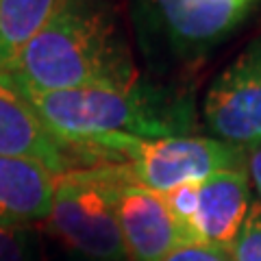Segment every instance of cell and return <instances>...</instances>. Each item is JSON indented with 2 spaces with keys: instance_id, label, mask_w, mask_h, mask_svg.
Segmentation results:
<instances>
[{
  "instance_id": "6da1fadb",
  "label": "cell",
  "mask_w": 261,
  "mask_h": 261,
  "mask_svg": "<svg viewBox=\"0 0 261 261\" xmlns=\"http://www.w3.org/2000/svg\"><path fill=\"white\" fill-rule=\"evenodd\" d=\"M0 72L24 92L126 87L137 70L107 11L72 0Z\"/></svg>"
},
{
  "instance_id": "7a4b0ae2",
  "label": "cell",
  "mask_w": 261,
  "mask_h": 261,
  "mask_svg": "<svg viewBox=\"0 0 261 261\" xmlns=\"http://www.w3.org/2000/svg\"><path fill=\"white\" fill-rule=\"evenodd\" d=\"M20 92L42 124L57 140L74 148L111 135L140 140L181 137L196 124L190 96L148 85L140 79L126 87Z\"/></svg>"
},
{
  "instance_id": "3957f363",
  "label": "cell",
  "mask_w": 261,
  "mask_h": 261,
  "mask_svg": "<svg viewBox=\"0 0 261 261\" xmlns=\"http://www.w3.org/2000/svg\"><path fill=\"white\" fill-rule=\"evenodd\" d=\"M89 154L111 159L122 183L137 185L154 194L170 192L183 183H200L220 170L244 168L246 150L216 137L181 135L140 140V137L111 135L89 142Z\"/></svg>"
},
{
  "instance_id": "277c9868",
  "label": "cell",
  "mask_w": 261,
  "mask_h": 261,
  "mask_svg": "<svg viewBox=\"0 0 261 261\" xmlns=\"http://www.w3.org/2000/svg\"><path fill=\"white\" fill-rule=\"evenodd\" d=\"M118 183L111 163L59 174L46 228L83 259L128 261L113 207Z\"/></svg>"
},
{
  "instance_id": "5b68a950",
  "label": "cell",
  "mask_w": 261,
  "mask_h": 261,
  "mask_svg": "<svg viewBox=\"0 0 261 261\" xmlns=\"http://www.w3.org/2000/svg\"><path fill=\"white\" fill-rule=\"evenodd\" d=\"M202 118L216 140L244 150L261 144V39L214 81L205 96Z\"/></svg>"
},
{
  "instance_id": "8992f818",
  "label": "cell",
  "mask_w": 261,
  "mask_h": 261,
  "mask_svg": "<svg viewBox=\"0 0 261 261\" xmlns=\"http://www.w3.org/2000/svg\"><path fill=\"white\" fill-rule=\"evenodd\" d=\"M255 0H148L154 27L176 55L194 57L220 44Z\"/></svg>"
},
{
  "instance_id": "52a82bcc",
  "label": "cell",
  "mask_w": 261,
  "mask_h": 261,
  "mask_svg": "<svg viewBox=\"0 0 261 261\" xmlns=\"http://www.w3.org/2000/svg\"><path fill=\"white\" fill-rule=\"evenodd\" d=\"M0 157L42 163L55 176L72 172L74 159L85 154L48 130L18 85L0 72Z\"/></svg>"
},
{
  "instance_id": "ba28073f",
  "label": "cell",
  "mask_w": 261,
  "mask_h": 261,
  "mask_svg": "<svg viewBox=\"0 0 261 261\" xmlns=\"http://www.w3.org/2000/svg\"><path fill=\"white\" fill-rule=\"evenodd\" d=\"M113 207L128 261H163L178 246L194 244L170 216L161 194L120 181Z\"/></svg>"
},
{
  "instance_id": "9c48e42d",
  "label": "cell",
  "mask_w": 261,
  "mask_h": 261,
  "mask_svg": "<svg viewBox=\"0 0 261 261\" xmlns=\"http://www.w3.org/2000/svg\"><path fill=\"white\" fill-rule=\"evenodd\" d=\"M196 238L202 244L231 250L252 207V185L246 168L220 170L200 181Z\"/></svg>"
},
{
  "instance_id": "30bf717a",
  "label": "cell",
  "mask_w": 261,
  "mask_h": 261,
  "mask_svg": "<svg viewBox=\"0 0 261 261\" xmlns=\"http://www.w3.org/2000/svg\"><path fill=\"white\" fill-rule=\"evenodd\" d=\"M55 178L42 163L0 157V228L46 220L53 205Z\"/></svg>"
},
{
  "instance_id": "8fae6325",
  "label": "cell",
  "mask_w": 261,
  "mask_h": 261,
  "mask_svg": "<svg viewBox=\"0 0 261 261\" xmlns=\"http://www.w3.org/2000/svg\"><path fill=\"white\" fill-rule=\"evenodd\" d=\"M72 0H0V70Z\"/></svg>"
},
{
  "instance_id": "7c38bea8",
  "label": "cell",
  "mask_w": 261,
  "mask_h": 261,
  "mask_svg": "<svg viewBox=\"0 0 261 261\" xmlns=\"http://www.w3.org/2000/svg\"><path fill=\"white\" fill-rule=\"evenodd\" d=\"M200 183H183L170 192H163L161 198L166 202L170 216L176 220V224L183 228V233L190 242H198L196 238V216H198L200 202Z\"/></svg>"
},
{
  "instance_id": "4fadbf2b",
  "label": "cell",
  "mask_w": 261,
  "mask_h": 261,
  "mask_svg": "<svg viewBox=\"0 0 261 261\" xmlns=\"http://www.w3.org/2000/svg\"><path fill=\"white\" fill-rule=\"evenodd\" d=\"M233 261H261V202H252L246 222L231 246Z\"/></svg>"
},
{
  "instance_id": "5bb4252c",
  "label": "cell",
  "mask_w": 261,
  "mask_h": 261,
  "mask_svg": "<svg viewBox=\"0 0 261 261\" xmlns=\"http://www.w3.org/2000/svg\"><path fill=\"white\" fill-rule=\"evenodd\" d=\"M0 261H29L27 226L0 228Z\"/></svg>"
},
{
  "instance_id": "9a60e30c",
  "label": "cell",
  "mask_w": 261,
  "mask_h": 261,
  "mask_svg": "<svg viewBox=\"0 0 261 261\" xmlns=\"http://www.w3.org/2000/svg\"><path fill=\"white\" fill-rule=\"evenodd\" d=\"M163 261H233V257H231V252L224 248L202 244V242H194V244L178 246Z\"/></svg>"
},
{
  "instance_id": "2e32d148",
  "label": "cell",
  "mask_w": 261,
  "mask_h": 261,
  "mask_svg": "<svg viewBox=\"0 0 261 261\" xmlns=\"http://www.w3.org/2000/svg\"><path fill=\"white\" fill-rule=\"evenodd\" d=\"M244 168H246L250 185L255 187V192L259 196V202H261V144H255V146H250V148H246Z\"/></svg>"
},
{
  "instance_id": "e0dca14e",
  "label": "cell",
  "mask_w": 261,
  "mask_h": 261,
  "mask_svg": "<svg viewBox=\"0 0 261 261\" xmlns=\"http://www.w3.org/2000/svg\"><path fill=\"white\" fill-rule=\"evenodd\" d=\"M76 261H96V259H83V257H81V259H76Z\"/></svg>"
}]
</instances>
